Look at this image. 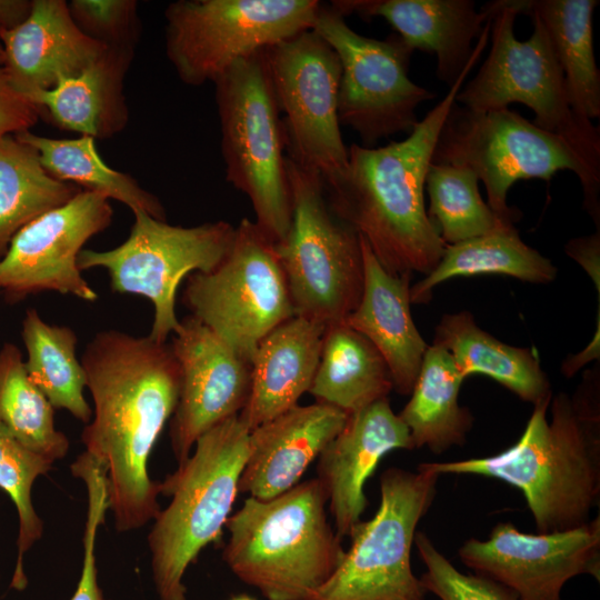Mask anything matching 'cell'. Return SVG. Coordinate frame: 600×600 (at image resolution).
<instances>
[{
    "label": "cell",
    "instance_id": "cell-5",
    "mask_svg": "<svg viewBox=\"0 0 600 600\" xmlns=\"http://www.w3.org/2000/svg\"><path fill=\"white\" fill-rule=\"evenodd\" d=\"M250 430L231 417L204 432L187 461L160 482L169 506L153 519L148 536L159 600H188V567L218 541L236 501L248 456Z\"/></svg>",
    "mask_w": 600,
    "mask_h": 600
},
{
    "label": "cell",
    "instance_id": "cell-41",
    "mask_svg": "<svg viewBox=\"0 0 600 600\" xmlns=\"http://www.w3.org/2000/svg\"><path fill=\"white\" fill-rule=\"evenodd\" d=\"M566 252L574 259L593 280L598 299H600V232L587 237L571 239Z\"/></svg>",
    "mask_w": 600,
    "mask_h": 600
},
{
    "label": "cell",
    "instance_id": "cell-2",
    "mask_svg": "<svg viewBox=\"0 0 600 600\" xmlns=\"http://www.w3.org/2000/svg\"><path fill=\"white\" fill-rule=\"evenodd\" d=\"M489 36L487 24L462 73L404 140L378 148L352 143L346 168L324 181L332 211L367 241L391 274H428L447 247L426 210V176L442 124Z\"/></svg>",
    "mask_w": 600,
    "mask_h": 600
},
{
    "label": "cell",
    "instance_id": "cell-38",
    "mask_svg": "<svg viewBox=\"0 0 600 600\" xmlns=\"http://www.w3.org/2000/svg\"><path fill=\"white\" fill-rule=\"evenodd\" d=\"M87 489V518L83 533V560L77 589L70 600H104L98 584L96 539L109 510L106 473L102 467L83 451L70 467Z\"/></svg>",
    "mask_w": 600,
    "mask_h": 600
},
{
    "label": "cell",
    "instance_id": "cell-4",
    "mask_svg": "<svg viewBox=\"0 0 600 600\" xmlns=\"http://www.w3.org/2000/svg\"><path fill=\"white\" fill-rule=\"evenodd\" d=\"M327 502L318 478L269 500L247 497L226 522L222 560L267 600H310L346 553L328 520Z\"/></svg>",
    "mask_w": 600,
    "mask_h": 600
},
{
    "label": "cell",
    "instance_id": "cell-17",
    "mask_svg": "<svg viewBox=\"0 0 600 600\" xmlns=\"http://www.w3.org/2000/svg\"><path fill=\"white\" fill-rule=\"evenodd\" d=\"M458 554L474 573L509 587L521 600H561L570 579L600 580L599 516L573 529L537 534L498 522L487 539L464 541Z\"/></svg>",
    "mask_w": 600,
    "mask_h": 600
},
{
    "label": "cell",
    "instance_id": "cell-43",
    "mask_svg": "<svg viewBox=\"0 0 600 600\" xmlns=\"http://www.w3.org/2000/svg\"><path fill=\"white\" fill-rule=\"evenodd\" d=\"M230 600H256L248 594H238L236 597H232Z\"/></svg>",
    "mask_w": 600,
    "mask_h": 600
},
{
    "label": "cell",
    "instance_id": "cell-35",
    "mask_svg": "<svg viewBox=\"0 0 600 600\" xmlns=\"http://www.w3.org/2000/svg\"><path fill=\"white\" fill-rule=\"evenodd\" d=\"M478 177L468 168L430 163L424 182L428 216L443 242L456 244L514 222L499 217L480 196Z\"/></svg>",
    "mask_w": 600,
    "mask_h": 600
},
{
    "label": "cell",
    "instance_id": "cell-6",
    "mask_svg": "<svg viewBox=\"0 0 600 600\" xmlns=\"http://www.w3.org/2000/svg\"><path fill=\"white\" fill-rule=\"evenodd\" d=\"M431 162L470 169L483 182L491 210L512 222L518 220V210L507 204V194L516 181H548L560 170H571L581 182L584 208L599 229L600 169L569 140L509 108L474 111L454 102Z\"/></svg>",
    "mask_w": 600,
    "mask_h": 600
},
{
    "label": "cell",
    "instance_id": "cell-9",
    "mask_svg": "<svg viewBox=\"0 0 600 600\" xmlns=\"http://www.w3.org/2000/svg\"><path fill=\"white\" fill-rule=\"evenodd\" d=\"M483 8L491 18L490 52L473 79L461 87L456 102L474 111L522 103L534 112L537 127L562 136L600 169L599 128L572 111L562 69L539 18L528 14L533 32L520 41L513 31L519 14L514 0L491 1Z\"/></svg>",
    "mask_w": 600,
    "mask_h": 600
},
{
    "label": "cell",
    "instance_id": "cell-28",
    "mask_svg": "<svg viewBox=\"0 0 600 600\" xmlns=\"http://www.w3.org/2000/svg\"><path fill=\"white\" fill-rule=\"evenodd\" d=\"M393 389L377 348L344 323L326 329L318 368L309 389L316 402L350 414L388 398Z\"/></svg>",
    "mask_w": 600,
    "mask_h": 600
},
{
    "label": "cell",
    "instance_id": "cell-13",
    "mask_svg": "<svg viewBox=\"0 0 600 600\" xmlns=\"http://www.w3.org/2000/svg\"><path fill=\"white\" fill-rule=\"evenodd\" d=\"M317 0H179L166 11V54L192 87L236 61L312 29Z\"/></svg>",
    "mask_w": 600,
    "mask_h": 600
},
{
    "label": "cell",
    "instance_id": "cell-27",
    "mask_svg": "<svg viewBox=\"0 0 600 600\" xmlns=\"http://www.w3.org/2000/svg\"><path fill=\"white\" fill-rule=\"evenodd\" d=\"M519 13L539 18L562 69L572 111L581 119L600 116V71L596 63L592 14L598 0H514Z\"/></svg>",
    "mask_w": 600,
    "mask_h": 600
},
{
    "label": "cell",
    "instance_id": "cell-10",
    "mask_svg": "<svg viewBox=\"0 0 600 600\" xmlns=\"http://www.w3.org/2000/svg\"><path fill=\"white\" fill-rule=\"evenodd\" d=\"M439 474L388 468L380 478V504L351 531V544L310 600H424L411 567L417 527L431 507Z\"/></svg>",
    "mask_w": 600,
    "mask_h": 600
},
{
    "label": "cell",
    "instance_id": "cell-25",
    "mask_svg": "<svg viewBox=\"0 0 600 600\" xmlns=\"http://www.w3.org/2000/svg\"><path fill=\"white\" fill-rule=\"evenodd\" d=\"M134 51L106 48L86 69L28 99L62 130L109 139L129 121L123 81Z\"/></svg>",
    "mask_w": 600,
    "mask_h": 600
},
{
    "label": "cell",
    "instance_id": "cell-42",
    "mask_svg": "<svg viewBox=\"0 0 600 600\" xmlns=\"http://www.w3.org/2000/svg\"><path fill=\"white\" fill-rule=\"evenodd\" d=\"M32 0H0V31L21 24L30 14Z\"/></svg>",
    "mask_w": 600,
    "mask_h": 600
},
{
    "label": "cell",
    "instance_id": "cell-34",
    "mask_svg": "<svg viewBox=\"0 0 600 600\" xmlns=\"http://www.w3.org/2000/svg\"><path fill=\"white\" fill-rule=\"evenodd\" d=\"M53 407L30 380L20 349L0 348V422L26 449L50 462L66 457L69 439L57 430Z\"/></svg>",
    "mask_w": 600,
    "mask_h": 600
},
{
    "label": "cell",
    "instance_id": "cell-22",
    "mask_svg": "<svg viewBox=\"0 0 600 600\" xmlns=\"http://www.w3.org/2000/svg\"><path fill=\"white\" fill-rule=\"evenodd\" d=\"M343 17L383 18L414 51L437 57L436 74L449 88L470 59L472 41L489 19L471 0H336L329 3Z\"/></svg>",
    "mask_w": 600,
    "mask_h": 600
},
{
    "label": "cell",
    "instance_id": "cell-11",
    "mask_svg": "<svg viewBox=\"0 0 600 600\" xmlns=\"http://www.w3.org/2000/svg\"><path fill=\"white\" fill-rule=\"evenodd\" d=\"M182 302L248 362L264 336L296 316L276 243L247 218L213 270L187 277Z\"/></svg>",
    "mask_w": 600,
    "mask_h": 600
},
{
    "label": "cell",
    "instance_id": "cell-44",
    "mask_svg": "<svg viewBox=\"0 0 600 600\" xmlns=\"http://www.w3.org/2000/svg\"><path fill=\"white\" fill-rule=\"evenodd\" d=\"M3 61H4V52H3L2 44L0 42V66L3 64Z\"/></svg>",
    "mask_w": 600,
    "mask_h": 600
},
{
    "label": "cell",
    "instance_id": "cell-36",
    "mask_svg": "<svg viewBox=\"0 0 600 600\" xmlns=\"http://www.w3.org/2000/svg\"><path fill=\"white\" fill-rule=\"evenodd\" d=\"M52 464L26 449L0 422V489L13 502L19 519L18 554L10 584L17 590L27 586L24 554L43 533V521L32 502V487L40 476L51 470Z\"/></svg>",
    "mask_w": 600,
    "mask_h": 600
},
{
    "label": "cell",
    "instance_id": "cell-12",
    "mask_svg": "<svg viewBox=\"0 0 600 600\" xmlns=\"http://www.w3.org/2000/svg\"><path fill=\"white\" fill-rule=\"evenodd\" d=\"M133 216L126 241L104 251L82 249L78 268H103L113 292L149 299L154 312L148 336L167 342L181 327L176 312L180 282L193 272L213 270L229 251L236 227L223 220L182 227L142 211Z\"/></svg>",
    "mask_w": 600,
    "mask_h": 600
},
{
    "label": "cell",
    "instance_id": "cell-14",
    "mask_svg": "<svg viewBox=\"0 0 600 600\" xmlns=\"http://www.w3.org/2000/svg\"><path fill=\"white\" fill-rule=\"evenodd\" d=\"M312 30L340 60V124L354 130L369 148L382 138L409 133L418 122V106L436 97L409 78L413 50L396 32L383 40L357 33L329 3H320Z\"/></svg>",
    "mask_w": 600,
    "mask_h": 600
},
{
    "label": "cell",
    "instance_id": "cell-32",
    "mask_svg": "<svg viewBox=\"0 0 600 600\" xmlns=\"http://www.w3.org/2000/svg\"><path fill=\"white\" fill-rule=\"evenodd\" d=\"M21 326L27 351L24 366L30 380L53 409L67 410L88 424L92 409L83 394L87 379L77 358L76 332L70 327L46 322L33 308L26 311Z\"/></svg>",
    "mask_w": 600,
    "mask_h": 600
},
{
    "label": "cell",
    "instance_id": "cell-19",
    "mask_svg": "<svg viewBox=\"0 0 600 600\" xmlns=\"http://www.w3.org/2000/svg\"><path fill=\"white\" fill-rule=\"evenodd\" d=\"M397 449H414L410 431L389 399L348 414L340 432L318 458L317 473L328 496L333 528L343 539L368 507L367 480L381 459Z\"/></svg>",
    "mask_w": 600,
    "mask_h": 600
},
{
    "label": "cell",
    "instance_id": "cell-24",
    "mask_svg": "<svg viewBox=\"0 0 600 600\" xmlns=\"http://www.w3.org/2000/svg\"><path fill=\"white\" fill-rule=\"evenodd\" d=\"M326 329L293 316L260 340L250 361V392L238 414L250 431L297 406L309 391Z\"/></svg>",
    "mask_w": 600,
    "mask_h": 600
},
{
    "label": "cell",
    "instance_id": "cell-29",
    "mask_svg": "<svg viewBox=\"0 0 600 600\" xmlns=\"http://www.w3.org/2000/svg\"><path fill=\"white\" fill-rule=\"evenodd\" d=\"M463 381L449 352L440 346H429L411 398L399 413L414 448L427 447L432 453L441 454L466 443L473 417L458 401Z\"/></svg>",
    "mask_w": 600,
    "mask_h": 600
},
{
    "label": "cell",
    "instance_id": "cell-21",
    "mask_svg": "<svg viewBox=\"0 0 600 600\" xmlns=\"http://www.w3.org/2000/svg\"><path fill=\"white\" fill-rule=\"evenodd\" d=\"M0 42L2 68L12 87L27 98L78 74L107 48L80 31L64 0H32L29 17L0 31Z\"/></svg>",
    "mask_w": 600,
    "mask_h": 600
},
{
    "label": "cell",
    "instance_id": "cell-15",
    "mask_svg": "<svg viewBox=\"0 0 600 600\" xmlns=\"http://www.w3.org/2000/svg\"><path fill=\"white\" fill-rule=\"evenodd\" d=\"M268 69L286 134L287 157L318 171L323 181L348 162L338 113L340 60L308 29L266 49Z\"/></svg>",
    "mask_w": 600,
    "mask_h": 600
},
{
    "label": "cell",
    "instance_id": "cell-20",
    "mask_svg": "<svg viewBox=\"0 0 600 600\" xmlns=\"http://www.w3.org/2000/svg\"><path fill=\"white\" fill-rule=\"evenodd\" d=\"M347 418L338 408L314 402L297 404L252 429L238 491L269 500L294 487Z\"/></svg>",
    "mask_w": 600,
    "mask_h": 600
},
{
    "label": "cell",
    "instance_id": "cell-37",
    "mask_svg": "<svg viewBox=\"0 0 600 600\" xmlns=\"http://www.w3.org/2000/svg\"><path fill=\"white\" fill-rule=\"evenodd\" d=\"M426 567L420 581L440 600H521L509 587L482 574L459 571L422 531L414 542Z\"/></svg>",
    "mask_w": 600,
    "mask_h": 600
},
{
    "label": "cell",
    "instance_id": "cell-26",
    "mask_svg": "<svg viewBox=\"0 0 600 600\" xmlns=\"http://www.w3.org/2000/svg\"><path fill=\"white\" fill-rule=\"evenodd\" d=\"M432 344L446 349L466 379L480 373L533 404L552 398L537 353L503 343L480 329L468 311L442 316Z\"/></svg>",
    "mask_w": 600,
    "mask_h": 600
},
{
    "label": "cell",
    "instance_id": "cell-40",
    "mask_svg": "<svg viewBox=\"0 0 600 600\" xmlns=\"http://www.w3.org/2000/svg\"><path fill=\"white\" fill-rule=\"evenodd\" d=\"M41 110L10 83L0 66V139L30 130Z\"/></svg>",
    "mask_w": 600,
    "mask_h": 600
},
{
    "label": "cell",
    "instance_id": "cell-45",
    "mask_svg": "<svg viewBox=\"0 0 600 600\" xmlns=\"http://www.w3.org/2000/svg\"><path fill=\"white\" fill-rule=\"evenodd\" d=\"M0 296H1V291H0Z\"/></svg>",
    "mask_w": 600,
    "mask_h": 600
},
{
    "label": "cell",
    "instance_id": "cell-3",
    "mask_svg": "<svg viewBox=\"0 0 600 600\" xmlns=\"http://www.w3.org/2000/svg\"><path fill=\"white\" fill-rule=\"evenodd\" d=\"M519 440L500 453L418 468L441 474H477L522 491L539 533L587 523L600 497L599 371L584 373L576 393L533 404Z\"/></svg>",
    "mask_w": 600,
    "mask_h": 600
},
{
    "label": "cell",
    "instance_id": "cell-30",
    "mask_svg": "<svg viewBox=\"0 0 600 600\" xmlns=\"http://www.w3.org/2000/svg\"><path fill=\"white\" fill-rule=\"evenodd\" d=\"M502 274L533 283H549L557 268L526 244L513 224L446 247L436 268L410 287L411 303L431 299L432 289L454 277Z\"/></svg>",
    "mask_w": 600,
    "mask_h": 600
},
{
    "label": "cell",
    "instance_id": "cell-23",
    "mask_svg": "<svg viewBox=\"0 0 600 600\" xmlns=\"http://www.w3.org/2000/svg\"><path fill=\"white\" fill-rule=\"evenodd\" d=\"M363 291L357 308L342 322L364 336L384 359L393 389L410 394L428 344L410 309L412 274L389 273L360 236Z\"/></svg>",
    "mask_w": 600,
    "mask_h": 600
},
{
    "label": "cell",
    "instance_id": "cell-39",
    "mask_svg": "<svg viewBox=\"0 0 600 600\" xmlns=\"http://www.w3.org/2000/svg\"><path fill=\"white\" fill-rule=\"evenodd\" d=\"M68 7L88 38L108 48L134 51L141 33L136 0H72Z\"/></svg>",
    "mask_w": 600,
    "mask_h": 600
},
{
    "label": "cell",
    "instance_id": "cell-7",
    "mask_svg": "<svg viewBox=\"0 0 600 600\" xmlns=\"http://www.w3.org/2000/svg\"><path fill=\"white\" fill-rule=\"evenodd\" d=\"M213 83L226 179L249 198L254 223L277 244L290 228L291 196L266 49L236 61Z\"/></svg>",
    "mask_w": 600,
    "mask_h": 600
},
{
    "label": "cell",
    "instance_id": "cell-8",
    "mask_svg": "<svg viewBox=\"0 0 600 600\" xmlns=\"http://www.w3.org/2000/svg\"><path fill=\"white\" fill-rule=\"evenodd\" d=\"M291 223L276 244L296 316L342 323L363 291L360 236L329 206L322 176L287 157Z\"/></svg>",
    "mask_w": 600,
    "mask_h": 600
},
{
    "label": "cell",
    "instance_id": "cell-18",
    "mask_svg": "<svg viewBox=\"0 0 600 600\" xmlns=\"http://www.w3.org/2000/svg\"><path fill=\"white\" fill-rule=\"evenodd\" d=\"M170 343L180 367L179 398L169 436L178 467L196 441L243 409L251 384V364L191 314L180 320Z\"/></svg>",
    "mask_w": 600,
    "mask_h": 600
},
{
    "label": "cell",
    "instance_id": "cell-1",
    "mask_svg": "<svg viewBox=\"0 0 600 600\" xmlns=\"http://www.w3.org/2000/svg\"><path fill=\"white\" fill-rule=\"evenodd\" d=\"M80 361L93 401L86 452L106 473L117 531L142 528L161 510L148 464L178 402L179 363L170 343L114 329L96 333Z\"/></svg>",
    "mask_w": 600,
    "mask_h": 600
},
{
    "label": "cell",
    "instance_id": "cell-33",
    "mask_svg": "<svg viewBox=\"0 0 600 600\" xmlns=\"http://www.w3.org/2000/svg\"><path fill=\"white\" fill-rule=\"evenodd\" d=\"M82 189L57 180L37 150L14 134L0 139V260L29 222L74 198Z\"/></svg>",
    "mask_w": 600,
    "mask_h": 600
},
{
    "label": "cell",
    "instance_id": "cell-31",
    "mask_svg": "<svg viewBox=\"0 0 600 600\" xmlns=\"http://www.w3.org/2000/svg\"><path fill=\"white\" fill-rule=\"evenodd\" d=\"M14 136L37 150L42 167L57 180L119 201L132 212L142 211L166 220L160 200L130 174L109 167L99 154L94 139L86 136L53 139L30 130Z\"/></svg>",
    "mask_w": 600,
    "mask_h": 600
},
{
    "label": "cell",
    "instance_id": "cell-16",
    "mask_svg": "<svg viewBox=\"0 0 600 600\" xmlns=\"http://www.w3.org/2000/svg\"><path fill=\"white\" fill-rule=\"evenodd\" d=\"M106 197L81 190L69 202L36 218L11 239L0 260V291L14 303L47 291L87 302L97 292L82 277L78 256L83 246L112 222Z\"/></svg>",
    "mask_w": 600,
    "mask_h": 600
}]
</instances>
